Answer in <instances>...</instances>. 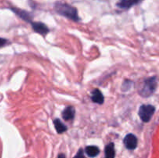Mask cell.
I'll return each mask as SVG.
<instances>
[{
	"label": "cell",
	"mask_w": 159,
	"mask_h": 158,
	"mask_svg": "<svg viewBox=\"0 0 159 158\" xmlns=\"http://www.w3.org/2000/svg\"><path fill=\"white\" fill-rule=\"evenodd\" d=\"M54 8L55 12L62 16L66 17L75 22H79L80 20L78 13V9L71 5L61 2H57L54 3Z\"/></svg>",
	"instance_id": "obj_1"
},
{
	"label": "cell",
	"mask_w": 159,
	"mask_h": 158,
	"mask_svg": "<svg viewBox=\"0 0 159 158\" xmlns=\"http://www.w3.org/2000/svg\"><path fill=\"white\" fill-rule=\"evenodd\" d=\"M124 143L128 150H134L138 146V138L135 135L129 133L124 138Z\"/></svg>",
	"instance_id": "obj_4"
},
{
	"label": "cell",
	"mask_w": 159,
	"mask_h": 158,
	"mask_svg": "<svg viewBox=\"0 0 159 158\" xmlns=\"http://www.w3.org/2000/svg\"><path fill=\"white\" fill-rule=\"evenodd\" d=\"M131 81H130V80H126L124 82V84H123V85H122V89H123V91H127V90H128V89H130V87L132 86V84H130V85H129V83H130V82Z\"/></svg>",
	"instance_id": "obj_13"
},
{
	"label": "cell",
	"mask_w": 159,
	"mask_h": 158,
	"mask_svg": "<svg viewBox=\"0 0 159 158\" xmlns=\"http://www.w3.org/2000/svg\"><path fill=\"white\" fill-rule=\"evenodd\" d=\"M58 158H66V156L63 153H61V154L58 155Z\"/></svg>",
	"instance_id": "obj_16"
},
{
	"label": "cell",
	"mask_w": 159,
	"mask_h": 158,
	"mask_svg": "<svg viewBox=\"0 0 159 158\" xmlns=\"http://www.w3.org/2000/svg\"><path fill=\"white\" fill-rule=\"evenodd\" d=\"M7 42L8 41L6 40V39H3V38H1V37H0V47L5 46V45L7 43Z\"/></svg>",
	"instance_id": "obj_15"
},
{
	"label": "cell",
	"mask_w": 159,
	"mask_h": 158,
	"mask_svg": "<svg viewBox=\"0 0 159 158\" xmlns=\"http://www.w3.org/2000/svg\"><path fill=\"white\" fill-rule=\"evenodd\" d=\"M54 127L56 129V131L59 134H61V133H65L67 131V126L60 120L59 119H55L54 120Z\"/></svg>",
	"instance_id": "obj_10"
},
{
	"label": "cell",
	"mask_w": 159,
	"mask_h": 158,
	"mask_svg": "<svg viewBox=\"0 0 159 158\" xmlns=\"http://www.w3.org/2000/svg\"><path fill=\"white\" fill-rule=\"evenodd\" d=\"M11 9H12L14 13L16 14L18 16H20L24 21L28 22V23H31L32 22L33 15L30 12H26L25 10H22V9H18V8H12Z\"/></svg>",
	"instance_id": "obj_6"
},
{
	"label": "cell",
	"mask_w": 159,
	"mask_h": 158,
	"mask_svg": "<svg viewBox=\"0 0 159 158\" xmlns=\"http://www.w3.org/2000/svg\"><path fill=\"white\" fill-rule=\"evenodd\" d=\"M155 107L152 105H142L140 106L138 115L144 122H148L155 114Z\"/></svg>",
	"instance_id": "obj_3"
},
{
	"label": "cell",
	"mask_w": 159,
	"mask_h": 158,
	"mask_svg": "<svg viewBox=\"0 0 159 158\" xmlns=\"http://www.w3.org/2000/svg\"><path fill=\"white\" fill-rule=\"evenodd\" d=\"M85 153L90 157H95L99 153V149L96 146H88L85 148Z\"/></svg>",
	"instance_id": "obj_11"
},
{
	"label": "cell",
	"mask_w": 159,
	"mask_h": 158,
	"mask_svg": "<svg viewBox=\"0 0 159 158\" xmlns=\"http://www.w3.org/2000/svg\"><path fill=\"white\" fill-rule=\"evenodd\" d=\"M106 158H114L115 157V150L113 143H110L106 147L105 149Z\"/></svg>",
	"instance_id": "obj_12"
},
{
	"label": "cell",
	"mask_w": 159,
	"mask_h": 158,
	"mask_svg": "<svg viewBox=\"0 0 159 158\" xmlns=\"http://www.w3.org/2000/svg\"><path fill=\"white\" fill-rule=\"evenodd\" d=\"M74 158H85V156H84V153H83V150L82 149L79 150V152L77 153V154L75 155Z\"/></svg>",
	"instance_id": "obj_14"
},
{
	"label": "cell",
	"mask_w": 159,
	"mask_h": 158,
	"mask_svg": "<svg viewBox=\"0 0 159 158\" xmlns=\"http://www.w3.org/2000/svg\"><path fill=\"white\" fill-rule=\"evenodd\" d=\"M31 26H32L33 29L36 33L41 34L43 37L46 36L49 33L48 27L43 23H40V22H31Z\"/></svg>",
	"instance_id": "obj_5"
},
{
	"label": "cell",
	"mask_w": 159,
	"mask_h": 158,
	"mask_svg": "<svg viewBox=\"0 0 159 158\" xmlns=\"http://www.w3.org/2000/svg\"><path fill=\"white\" fill-rule=\"evenodd\" d=\"M141 1L142 0H120L116 3V6L121 9H128L133 6H134V5L141 2Z\"/></svg>",
	"instance_id": "obj_7"
},
{
	"label": "cell",
	"mask_w": 159,
	"mask_h": 158,
	"mask_svg": "<svg viewBox=\"0 0 159 158\" xmlns=\"http://www.w3.org/2000/svg\"><path fill=\"white\" fill-rule=\"evenodd\" d=\"M75 115V110L73 106H68L62 112V118L66 121L72 120Z\"/></svg>",
	"instance_id": "obj_8"
},
{
	"label": "cell",
	"mask_w": 159,
	"mask_h": 158,
	"mask_svg": "<svg viewBox=\"0 0 159 158\" xmlns=\"http://www.w3.org/2000/svg\"><path fill=\"white\" fill-rule=\"evenodd\" d=\"M158 86V79L156 76L145 79L142 84V86L139 90L140 95L143 98H148L155 93Z\"/></svg>",
	"instance_id": "obj_2"
},
{
	"label": "cell",
	"mask_w": 159,
	"mask_h": 158,
	"mask_svg": "<svg viewBox=\"0 0 159 158\" xmlns=\"http://www.w3.org/2000/svg\"><path fill=\"white\" fill-rule=\"evenodd\" d=\"M91 99L93 102L99 104V105H102L104 102L103 95H102V92H101L99 89H97V88H96V89H94L92 91Z\"/></svg>",
	"instance_id": "obj_9"
}]
</instances>
